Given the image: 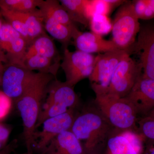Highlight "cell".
<instances>
[{
    "label": "cell",
    "mask_w": 154,
    "mask_h": 154,
    "mask_svg": "<svg viewBox=\"0 0 154 154\" xmlns=\"http://www.w3.org/2000/svg\"><path fill=\"white\" fill-rule=\"evenodd\" d=\"M2 22L1 19H0V33H1V28H2ZM2 50L1 49V46H0V53H1Z\"/></svg>",
    "instance_id": "cell-36"
},
{
    "label": "cell",
    "mask_w": 154,
    "mask_h": 154,
    "mask_svg": "<svg viewBox=\"0 0 154 154\" xmlns=\"http://www.w3.org/2000/svg\"><path fill=\"white\" fill-rule=\"evenodd\" d=\"M147 117L154 119V108L149 113V114L146 116Z\"/></svg>",
    "instance_id": "cell-34"
},
{
    "label": "cell",
    "mask_w": 154,
    "mask_h": 154,
    "mask_svg": "<svg viewBox=\"0 0 154 154\" xmlns=\"http://www.w3.org/2000/svg\"><path fill=\"white\" fill-rule=\"evenodd\" d=\"M60 60H56L43 56L35 55L24 60L22 66L29 70L38 71V72L52 75L56 79L60 66Z\"/></svg>",
    "instance_id": "cell-20"
},
{
    "label": "cell",
    "mask_w": 154,
    "mask_h": 154,
    "mask_svg": "<svg viewBox=\"0 0 154 154\" xmlns=\"http://www.w3.org/2000/svg\"><path fill=\"white\" fill-rule=\"evenodd\" d=\"M139 20L132 2L126 1L120 6L114 17L111 29V40L119 49L129 52L133 46L140 30Z\"/></svg>",
    "instance_id": "cell-5"
},
{
    "label": "cell",
    "mask_w": 154,
    "mask_h": 154,
    "mask_svg": "<svg viewBox=\"0 0 154 154\" xmlns=\"http://www.w3.org/2000/svg\"><path fill=\"white\" fill-rule=\"evenodd\" d=\"M3 70H4V67L0 64V85H1L2 83V77Z\"/></svg>",
    "instance_id": "cell-35"
},
{
    "label": "cell",
    "mask_w": 154,
    "mask_h": 154,
    "mask_svg": "<svg viewBox=\"0 0 154 154\" xmlns=\"http://www.w3.org/2000/svg\"><path fill=\"white\" fill-rule=\"evenodd\" d=\"M15 154H18L15 153ZM23 154H32L28 152H27Z\"/></svg>",
    "instance_id": "cell-37"
},
{
    "label": "cell",
    "mask_w": 154,
    "mask_h": 154,
    "mask_svg": "<svg viewBox=\"0 0 154 154\" xmlns=\"http://www.w3.org/2000/svg\"><path fill=\"white\" fill-rule=\"evenodd\" d=\"M137 125L143 137L154 141V119L145 116L138 122Z\"/></svg>",
    "instance_id": "cell-26"
},
{
    "label": "cell",
    "mask_w": 154,
    "mask_h": 154,
    "mask_svg": "<svg viewBox=\"0 0 154 154\" xmlns=\"http://www.w3.org/2000/svg\"><path fill=\"white\" fill-rule=\"evenodd\" d=\"M90 25L92 32L102 36L107 34L112 29V23L107 16L95 14L91 18Z\"/></svg>",
    "instance_id": "cell-25"
},
{
    "label": "cell",
    "mask_w": 154,
    "mask_h": 154,
    "mask_svg": "<svg viewBox=\"0 0 154 154\" xmlns=\"http://www.w3.org/2000/svg\"><path fill=\"white\" fill-rule=\"evenodd\" d=\"M120 134L126 138L138 154H142L143 146L142 139L144 138L140 134H138L131 130L122 131Z\"/></svg>",
    "instance_id": "cell-27"
},
{
    "label": "cell",
    "mask_w": 154,
    "mask_h": 154,
    "mask_svg": "<svg viewBox=\"0 0 154 154\" xmlns=\"http://www.w3.org/2000/svg\"><path fill=\"white\" fill-rule=\"evenodd\" d=\"M41 153L46 154H86L81 142L70 130L66 131L59 134Z\"/></svg>",
    "instance_id": "cell-15"
},
{
    "label": "cell",
    "mask_w": 154,
    "mask_h": 154,
    "mask_svg": "<svg viewBox=\"0 0 154 154\" xmlns=\"http://www.w3.org/2000/svg\"><path fill=\"white\" fill-rule=\"evenodd\" d=\"M142 74L140 64L134 60L129 53H127L116 67L109 86L105 88V91L121 98L125 97Z\"/></svg>",
    "instance_id": "cell-6"
},
{
    "label": "cell",
    "mask_w": 154,
    "mask_h": 154,
    "mask_svg": "<svg viewBox=\"0 0 154 154\" xmlns=\"http://www.w3.org/2000/svg\"><path fill=\"white\" fill-rule=\"evenodd\" d=\"M150 141L153 143L150 144L149 147H148L145 154H154V141Z\"/></svg>",
    "instance_id": "cell-33"
},
{
    "label": "cell",
    "mask_w": 154,
    "mask_h": 154,
    "mask_svg": "<svg viewBox=\"0 0 154 154\" xmlns=\"http://www.w3.org/2000/svg\"><path fill=\"white\" fill-rule=\"evenodd\" d=\"M125 98L133 105L138 114L146 116L154 108V80L141 76Z\"/></svg>",
    "instance_id": "cell-13"
},
{
    "label": "cell",
    "mask_w": 154,
    "mask_h": 154,
    "mask_svg": "<svg viewBox=\"0 0 154 154\" xmlns=\"http://www.w3.org/2000/svg\"><path fill=\"white\" fill-rule=\"evenodd\" d=\"M18 146V141L17 139L14 140L9 143L2 151L0 154H11L17 148Z\"/></svg>",
    "instance_id": "cell-32"
},
{
    "label": "cell",
    "mask_w": 154,
    "mask_h": 154,
    "mask_svg": "<svg viewBox=\"0 0 154 154\" xmlns=\"http://www.w3.org/2000/svg\"><path fill=\"white\" fill-rule=\"evenodd\" d=\"M75 117L74 108H71L63 114L45 120L42 124V129L34 133L33 150L34 147L39 153L42 152L54 138L70 130Z\"/></svg>",
    "instance_id": "cell-10"
},
{
    "label": "cell",
    "mask_w": 154,
    "mask_h": 154,
    "mask_svg": "<svg viewBox=\"0 0 154 154\" xmlns=\"http://www.w3.org/2000/svg\"><path fill=\"white\" fill-rule=\"evenodd\" d=\"M38 9L42 15L51 17L63 25L70 27H75L74 22L59 1L41 0Z\"/></svg>",
    "instance_id": "cell-19"
},
{
    "label": "cell",
    "mask_w": 154,
    "mask_h": 154,
    "mask_svg": "<svg viewBox=\"0 0 154 154\" xmlns=\"http://www.w3.org/2000/svg\"><path fill=\"white\" fill-rule=\"evenodd\" d=\"M37 73L20 65L9 63L3 70L1 83L2 92L16 101L24 94Z\"/></svg>",
    "instance_id": "cell-8"
},
{
    "label": "cell",
    "mask_w": 154,
    "mask_h": 154,
    "mask_svg": "<svg viewBox=\"0 0 154 154\" xmlns=\"http://www.w3.org/2000/svg\"><path fill=\"white\" fill-rule=\"evenodd\" d=\"M138 54L142 70V76L154 80V23L141 25L137 40L129 53Z\"/></svg>",
    "instance_id": "cell-9"
},
{
    "label": "cell",
    "mask_w": 154,
    "mask_h": 154,
    "mask_svg": "<svg viewBox=\"0 0 154 154\" xmlns=\"http://www.w3.org/2000/svg\"><path fill=\"white\" fill-rule=\"evenodd\" d=\"M73 39L77 50L90 54L119 50L112 40H106L101 35L93 32H82L79 30Z\"/></svg>",
    "instance_id": "cell-14"
},
{
    "label": "cell",
    "mask_w": 154,
    "mask_h": 154,
    "mask_svg": "<svg viewBox=\"0 0 154 154\" xmlns=\"http://www.w3.org/2000/svg\"><path fill=\"white\" fill-rule=\"evenodd\" d=\"M146 7L142 20L154 18V0H146Z\"/></svg>",
    "instance_id": "cell-31"
},
{
    "label": "cell",
    "mask_w": 154,
    "mask_h": 154,
    "mask_svg": "<svg viewBox=\"0 0 154 154\" xmlns=\"http://www.w3.org/2000/svg\"><path fill=\"white\" fill-rule=\"evenodd\" d=\"M0 46L7 53L9 63L22 65L28 44L25 38L8 22L2 25Z\"/></svg>",
    "instance_id": "cell-12"
},
{
    "label": "cell",
    "mask_w": 154,
    "mask_h": 154,
    "mask_svg": "<svg viewBox=\"0 0 154 154\" xmlns=\"http://www.w3.org/2000/svg\"><path fill=\"white\" fill-rule=\"evenodd\" d=\"M113 127L100 110H85L75 116L70 130L81 142L86 152L91 153L108 140Z\"/></svg>",
    "instance_id": "cell-3"
},
{
    "label": "cell",
    "mask_w": 154,
    "mask_h": 154,
    "mask_svg": "<svg viewBox=\"0 0 154 154\" xmlns=\"http://www.w3.org/2000/svg\"><path fill=\"white\" fill-rule=\"evenodd\" d=\"M59 2L73 22H78L85 26L90 25L93 16L91 1L60 0Z\"/></svg>",
    "instance_id": "cell-16"
},
{
    "label": "cell",
    "mask_w": 154,
    "mask_h": 154,
    "mask_svg": "<svg viewBox=\"0 0 154 154\" xmlns=\"http://www.w3.org/2000/svg\"><path fill=\"white\" fill-rule=\"evenodd\" d=\"M41 15L45 30L51 37L62 43L64 48H67L69 43L79 30L76 26L69 27L61 24L48 16L41 14Z\"/></svg>",
    "instance_id": "cell-17"
},
{
    "label": "cell",
    "mask_w": 154,
    "mask_h": 154,
    "mask_svg": "<svg viewBox=\"0 0 154 154\" xmlns=\"http://www.w3.org/2000/svg\"><path fill=\"white\" fill-rule=\"evenodd\" d=\"M135 13L139 19H143L146 7V0L132 1Z\"/></svg>",
    "instance_id": "cell-30"
},
{
    "label": "cell",
    "mask_w": 154,
    "mask_h": 154,
    "mask_svg": "<svg viewBox=\"0 0 154 154\" xmlns=\"http://www.w3.org/2000/svg\"><path fill=\"white\" fill-rule=\"evenodd\" d=\"M38 154H46L43 153H39Z\"/></svg>",
    "instance_id": "cell-38"
},
{
    "label": "cell",
    "mask_w": 154,
    "mask_h": 154,
    "mask_svg": "<svg viewBox=\"0 0 154 154\" xmlns=\"http://www.w3.org/2000/svg\"><path fill=\"white\" fill-rule=\"evenodd\" d=\"M55 79L52 75L38 72L24 94L15 101L22 120L23 137L27 152L33 154V136L42 102L47 95L50 83Z\"/></svg>",
    "instance_id": "cell-1"
},
{
    "label": "cell",
    "mask_w": 154,
    "mask_h": 154,
    "mask_svg": "<svg viewBox=\"0 0 154 154\" xmlns=\"http://www.w3.org/2000/svg\"><path fill=\"white\" fill-rule=\"evenodd\" d=\"M96 102L100 112L113 127L122 131H133L136 127L138 113L126 98L109 94L105 88L92 84Z\"/></svg>",
    "instance_id": "cell-2"
},
{
    "label": "cell",
    "mask_w": 154,
    "mask_h": 154,
    "mask_svg": "<svg viewBox=\"0 0 154 154\" xmlns=\"http://www.w3.org/2000/svg\"><path fill=\"white\" fill-rule=\"evenodd\" d=\"M12 105V99L0 91V120L8 114Z\"/></svg>",
    "instance_id": "cell-28"
},
{
    "label": "cell",
    "mask_w": 154,
    "mask_h": 154,
    "mask_svg": "<svg viewBox=\"0 0 154 154\" xmlns=\"http://www.w3.org/2000/svg\"><path fill=\"white\" fill-rule=\"evenodd\" d=\"M11 132V128L10 126L0 123V152L8 144V140Z\"/></svg>",
    "instance_id": "cell-29"
},
{
    "label": "cell",
    "mask_w": 154,
    "mask_h": 154,
    "mask_svg": "<svg viewBox=\"0 0 154 154\" xmlns=\"http://www.w3.org/2000/svg\"><path fill=\"white\" fill-rule=\"evenodd\" d=\"M127 53V51L117 50L96 56L94 70L88 78L92 84L107 88L116 67Z\"/></svg>",
    "instance_id": "cell-11"
},
{
    "label": "cell",
    "mask_w": 154,
    "mask_h": 154,
    "mask_svg": "<svg viewBox=\"0 0 154 154\" xmlns=\"http://www.w3.org/2000/svg\"><path fill=\"white\" fill-rule=\"evenodd\" d=\"M74 88L57 79L51 81L48 88L47 98L41 107L36 130L48 119L63 114L75 107L79 98Z\"/></svg>",
    "instance_id": "cell-4"
},
{
    "label": "cell",
    "mask_w": 154,
    "mask_h": 154,
    "mask_svg": "<svg viewBox=\"0 0 154 154\" xmlns=\"http://www.w3.org/2000/svg\"><path fill=\"white\" fill-rule=\"evenodd\" d=\"M57 54V51L54 42L51 38L45 33L35 38L30 43L27 48L22 62L24 60L35 55L43 56L55 60Z\"/></svg>",
    "instance_id": "cell-18"
},
{
    "label": "cell",
    "mask_w": 154,
    "mask_h": 154,
    "mask_svg": "<svg viewBox=\"0 0 154 154\" xmlns=\"http://www.w3.org/2000/svg\"><path fill=\"white\" fill-rule=\"evenodd\" d=\"M17 13L26 26L31 43L35 38L46 33L39 9L33 13Z\"/></svg>",
    "instance_id": "cell-21"
},
{
    "label": "cell",
    "mask_w": 154,
    "mask_h": 154,
    "mask_svg": "<svg viewBox=\"0 0 154 154\" xmlns=\"http://www.w3.org/2000/svg\"><path fill=\"white\" fill-rule=\"evenodd\" d=\"M0 14L7 20L8 23L25 38L29 46L31 43V41L26 26L19 14L17 12L2 8H0Z\"/></svg>",
    "instance_id": "cell-24"
},
{
    "label": "cell",
    "mask_w": 154,
    "mask_h": 154,
    "mask_svg": "<svg viewBox=\"0 0 154 154\" xmlns=\"http://www.w3.org/2000/svg\"><path fill=\"white\" fill-rule=\"evenodd\" d=\"M96 56L77 50L70 51L64 48L63 58L60 67L66 76L65 82L74 87L78 83L89 78L94 70Z\"/></svg>",
    "instance_id": "cell-7"
},
{
    "label": "cell",
    "mask_w": 154,
    "mask_h": 154,
    "mask_svg": "<svg viewBox=\"0 0 154 154\" xmlns=\"http://www.w3.org/2000/svg\"><path fill=\"white\" fill-rule=\"evenodd\" d=\"M107 145L109 154H138L121 134L109 137Z\"/></svg>",
    "instance_id": "cell-23"
},
{
    "label": "cell",
    "mask_w": 154,
    "mask_h": 154,
    "mask_svg": "<svg viewBox=\"0 0 154 154\" xmlns=\"http://www.w3.org/2000/svg\"><path fill=\"white\" fill-rule=\"evenodd\" d=\"M41 0H0V8L19 13H31L38 9Z\"/></svg>",
    "instance_id": "cell-22"
}]
</instances>
